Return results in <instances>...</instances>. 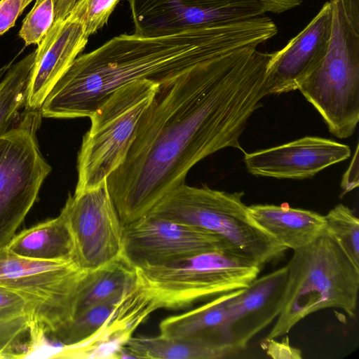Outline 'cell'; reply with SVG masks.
I'll list each match as a JSON object with an SVG mask.
<instances>
[{
  "label": "cell",
  "instance_id": "cell-10",
  "mask_svg": "<svg viewBox=\"0 0 359 359\" xmlns=\"http://www.w3.org/2000/svg\"><path fill=\"white\" fill-rule=\"evenodd\" d=\"M134 34L168 36L189 29L219 26L264 15L259 0H126Z\"/></svg>",
  "mask_w": 359,
  "mask_h": 359
},
{
  "label": "cell",
  "instance_id": "cell-22",
  "mask_svg": "<svg viewBox=\"0 0 359 359\" xmlns=\"http://www.w3.org/2000/svg\"><path fill=\"white\" fill-rule=\"evenodd\" d=\"M125 295L88 309L62 324L50 335L62 346H78L86 343L106 325Z\"/></svg>",
  "mask_w": 359,
  "mask_h": 359
},
{
  "label": "cell",
  "instance_id": "cell-24",
  "mask_svg": "<svg viewBox=\"0 0 359 359\" xmlns=\"http://www.w3.org/2000/svg\"><path fill=\"white\" fill-rule=\"evenodd\" d=\"M325 231L359 269V219L348 207L339 204L325 216Z\"/></svg>",
  "mask_w": 359,
  "mask_h": 359
},
{
  "label": "cell",
  "instance_id": "cell-16",
  "mask_svg": "<svg viewBox=\"0 0 359 359\" xmlns=\"http://www.w3.org/2000/svg\"><path fill=\"white\" fill-rule=\"evenodd\" d=\"M287 265L255 278L229 305L226 328L233 347L245 348L250 340L277 318L281 311Z\"/></svg>",
  "mask_w": 359,
  "mask_h": 359
},
{
  "label": "cell",
  "instance_id": "cell-1",
  "mask_svg": "<svg viewBox=\"0 0 359 359\" xmlns=\"http://www.w3.org/2000/svg\"><path fill=\"white\" fill-rule=\"evenodd\" d=\"M270 57L246 46L160 85L124 162L107 180L123 226L184 184L204 158L226 147L245 153L239 139L269 95Z\"/></svg>",
  "mask_w": 359,
  "mask_h": 359
},
{
  "label": "cell",
  "instance_id": "cell-35",
  "mask_svg": "<svg viewBox=\"0 0 359 359\" xmlns=\"http://www.w3.org/2000/svg\"><path fill=\"white\" fill-rule=\"evenodd\" d=\"M33 0H25L26 5L28 6Z\"/></svg>",
  "mask_w": 359,
  "mask_h": 359
},
{
  "label": "cell",
  "instance_id": "cell-4",
  "mask_svg": "<svg viewBox=\"0 0 359 359\" xmlns=\"http://www.w3.org/2000/svg\"><path fill=\"white\" fill-rule=\"evenodd\" d=\"M243 196V191L229 193L184 183L147 215L212 232L224 239L233 254L262 268L287 249L252 222Z\"/></svg>",
  "mask_w": 359,
  "mask_h": 359
},
{
  "label": "cell",
  "instance_id": "cell-34",
  "mask_svg": "<svg viewBox=\"0 0 359 359\" xmlns=\"http://www.w3.org/2000/svg\"><path fill=\"white\" fill-rule=\"evenodd\" d=\"M76 0H54V20H64L70 13Z\"/></svg>",
  "mask_w": 359,
  "mask_h": 359
},
{
  "label": "cell",
  "instance_id": "cell-14",
  "mask_svg": "<svg viewBox=\"0 0 359 359\" xmlns=\"http://www.w3.org/2000/svg\"><path fill=\"white\" fill-rule=\"evenodd\" d=\"M332 20V5L329 1L283 48L271 53L266 74L269 95L297 90L318 66L329 46Z\"/></svg>",
  "mask_w": 359,
  "mask_h": 359
},
{
  "label": "cell",
  "instance_id": "cell-5",
  "mask_svg": "<svg viewBox=\"0 0 359 359\" xmlns=\"http://www.w3.org/2000/svg\"><path fill=\"white\" fill-rule=\"evenodd\" d=\"M159 86L148 79L131 82L113 92L90 116V127L78 154L74 193L99 187L124 162Z\"/></svg>",
  "mask_w": 359,
  "mask_h": 359
},
{
  "label": "cell",
  "instance_id": "cell-20",
  "mask_svg": "<svg viewBox=\"0 0 359 359\" xmlns=\"http://www.w3.org/2000/svg\"><path fill=\"white\" fill-rule=\"evenodd\" d=\"M137 282L135 269L122 256L84 271L77 285L72 318L93 306L121 298Z\"/></svg>",
  "mask_w": 359,
  "mask_h": 359
},
{
  "label": "cell",
  "instance_id": "cell-7",
  "mask_svg": "<svg viewBox=\"0 0 359 359\" xmlns=\"http://www.w3.org/2000/svg\"><path fill=\"white\" fill-rule=\"evenodd\" d=\"M261 270L228 251H212L163 265L135 268L138 282L159 309H177L246 287Z\"/></svg>",
  "mask_w": 359,
  "mask_h": 359
},
{
  "label": "cell",
  "instance_id": "cell-26",
  "mask_svg": "<svg viewBox=\"0 0 359 359\" xmlns=\"http://www.w3.org/2000/svg\"><path fill=\"white\" fill-rule=\"evenodd\" d=\"M54 21V0H36L25 18L19 36L26 46H39Z\"/></svg>",
  "mask_w": 359,
  "mask_h": 359
},
{
  "label": "cell",
  "instance_id": "cell-21",
  "mask_svg": "<svg viewBox=\"0 0 359 359\" xmlns=\"http://www.w3.org/2000/svg\"><path fill=\"white\" fill-rule=\"evenodd\" d=\"M134 358L221 359L237 352L230 346H217L195 339H178L159 334L130 337L123 346Z\"/></svg>",
  "mask_w": 359,
  "mask_h": 359
},
{
  "label": "cell",
  "instance_id": "cell-8",
  "mask_svg": "<svg viewBox=\"0 0 359 359\" xmlns=\"http://www.w3.org/2000/svg\"><path fill=\"white\" fill-rule=\"evenodd\" d=\"M40 109L25 110L20 123L0 137V250L34 204L51 170L39 149Z\"/></svg>",
  "mask_w": 359,
  "mask_h": 359
},
{
  "label": "cell",
  "instance_id": "cell-19",
  "mask_svg": "<svg viewBox=\"0 0 359 359\" xmlns=\"http://www.w3.org/2000/svg\"><path fill=\"white\" fill-rule=\"evenodd\" d=\"M4 249L27 259L76 262L73 237L61 212L15 234Z\"/></svg>",
  "mask_w": 359,
  "mask_h": 359
},
{
  "label": "cell",
  "instance_id": "cell-23",
  "mask_svg": "<svg viewBox=\"0 0 359 359\" xmlns=\"http://www.w3.org/2000/svg\"><path fill=\"white\" fill-rule=\"evenodd\" d=\"M35 57V50L13 65L0 82V137L12 123L24 105L27 83Z\"/></svg>",
  "mask_w": 359,
  "mask_h": 359
},
{
  "label": "cell",
  "instance_id": "cell-33",
  "mask_svg": "<svg viewBox=\"0 0 359 359\" xmlns=\"http://www.w3.org/2000/svg\"><path fill=\"white\" fill-rule=\"evenodd\" d=\"M346 15L354 29L359 32V0H341Z\"/></svg>",
  "mask_w": 359,
  "mask_h": 359
},
{
  "label": "cell",
  "instance_id": "cell-25",
  "mask_svg": "<svg viewBox=\"0 0 359 359\" xmlns=\"http://www.w3.org/2000/svg\"><path fill=\"white\" fill-rule=\"evenodd\" d=\"M31 327L28 314L0 320V359L27 358L33 353Z\"/></svg>",
  "mask_w": 359,
  "mask_h": 359
},
{
  "label": "cell",
  "instance_id": "cell-32",
  "mask_svg": "<svg viewBox=\"0 0 359 359\" xmlns=\"http://www.w3.org/2000/svg\"><path fill=\"white\" fill-rule=\"evenodd\" d=\"M266 12L280 13L299 6L302 0H259Z\"/></svg>",
  "mask_w": 359,
  "mask_h": 359
},
{
  "label": "cell",
  "instance_id": "cell-6",
  "mask_svg": "<svg viewBox=\"0 0 359 359\" xmlns=\"http://www.w3.org/2000/svg\"><path fill=\"white\" fill-rule=\"evenodd\" d=\"M332 5V32L327 53L299 90L338 138L351 136L359 121V32L341 0Z\"/></svg>",
  "mask_w": 359,
  "mask_h": 359
},
{
  "label": "cell",
  "instance_id": "cell-11",
  "mask_svg": "<svg viewBox=\"0 0 359 359\" xmlns=\"http://www.w3.org/2000/svg\"><path fill=\"white\" fill-rule=\"evenodd\" d=\"M71 231L75 261L83 271L105 265L121 256L123 226L107 181L69 195L60 212Z\"/></svg>",
  "mask_w": 359,
  "mask_h": 359
},
{
  "label": "cell",
  "instance_id": "cell-18",
  "mask_svg": "<svg viewBox=\"0 0 359 359\" xmlns=\"http://www.w3.org/2000/svg\"><path fill=\"white\" fill-rule=\"evenodd\" d=\"M242 289L220 294L192 310L165 318L159 325L160 334L178 339H200L234 348L226 322L229 305Z\"/></svg>",
  "mask_w": 359,
  "mask_h": 359
},
{
  "label": "cell",
  "instance_id": "cell-31",
  "mask_svg": "<svg viewBox=\"0 0 359 359\" xmlns=\"http://www.w3.org/2000/svg\"><path fill=\"white\" fill-rule=\"evenodd\" d=\"M358 146L355 149V155L350 163L346 172L344 175L341 181V187L344 189V194L351 191L358 186Z\"/></svg>",
  "mask_w": 359,
  "mask_h": 359
},
{
  "label": "cell",
  "instance_id": "cell-28",
  "mask_svg": "<svg viewBox=\"0 0 359 359\" xmlns=\"http://www.w3.org/2000/svg\"><path fill=\"white\" fill-rule=\"evenodd\" d=\"M29 315L26 301L18 293L0 286V320Z\"/></svg>",
  "mask_w": 359,
  "mask_h": 359
},
{
  "label": "cell",
  "instance_id": "cell-3",
  "mask_svg": "<svg viewBox=\"0 0 359 359\" xmlns=\"http://www.w3.org/2000/svg\"><path fill=\"white\" fill-rule=\"evenodd\" d=\"M282 309L266 339L287 334L317 311L340 309L355 318L359 269L325 230L312 243L293 251Z\"/></svg>",
  "mask_w": 359,
  "mask_h": 359
},
{
  "label": "cell",
  "instance_id": "cell-29",
  "mask_svg": "<svg viewBox=\"0 0 359 359\" xmlns=\"http://www.w3.org/2000/svg\"><path fill=\"white\" fill-rule=\"evenodd\" d=\"M26 6L25 0H0V36L14 26Z\"/></svg>",
  "mask_w": 359,
  "mask_h": 359
},
{
  "label": "cell",
  "instance_id": "cell-9",
  "mask_svg": "<svg viewBox=\"0 0 359 359\" xmlns=\"http://www.w3.org/2000/svg\"><path fill=\"white\" fill-rule=\"evenodd\" d=\"M84 271L75 262L27 259L0 250V286L27 302L32 321L50 334L72 318Z\"/></svg>",
  "mask_w": 359,
  "mask_h": 359
},
{
  "label": "cell",
  "instance_id": "cell-27",
  "mask_svg": "<svg viewBox=\"0 0 359 359\" xmlns=\"http://www.w3.org/2000/svg\"><path fill=\"white\" fill-rule=\"evenodd\" d=\"M120 0H76L69 15L83 24L90 36L102 28Z\"/></svg>",
  "mask_w": 359,
  "mask_h": 359
},
{
  "label": "cell",
  "instance_id": "cell-30",
  "mask_svg": "<svg viewBox=\"0 0 359 359\" xmlns=\"http://www.w3.org/2000/svg\"><path fill=\"white\" fill-rule=\"evenodd\" d=\"M261 345L267 355L273 358H302L301 351L290 345L288 337L284 338L281 341H276L275 339H265Z\"/></svg>",
  "mask_w": 359,
  "mask_h": 359
},
{
  "label": "cell",
  "instance_id": "cell-2",
  "mask_svg": "<svg viewBox=\"0 0 359 359\" xmlns=\"http://www.w3.org/2000/svg\"><path fill=\"white\" fill-rule=\"evenodd\" d=\"M252 20L156 37L121 34L79 55L41 107L43 117H90L118 88L148 79L160 85L229 51L256 44Z\"/></svg>",
  "mask_w": 359,
  "mask_h": 359
},
{
  "label": "cell",
  "instance_id": "cell-15",
  "mask_svg": "<svg viewBox=\"0 0 359 359\" xmlns=\"http://www.w3.org/2000/svg\"><path fill=\"white\" fill-rule=\"evenodd\" d=\"M88 36L82 23L69 15L54 20L35 50L26 88L25 109H40L52 88L85 48Z\"/></svg>",
  "mask_w": 359,
  "mask_h": 359
},
{
  "label": "cell",
  "instance_id": "cell-13",
  "mask_svg": "<svg viewBox=\"0 0 359 359\" xmlns=\"http://www.w3.org/2000/svg\"><path fill=\"white\" fill-rule=\"evenodd\" d=\"M349 146L320 137L300 139L252 153H245L249 172L278 179L309 178L351 156Z\"/></svg>",
  "mask_w": 359,
  "mask_h": 359
},
{
  "label": "cell",
  "instance_id": "cell-12",
  "mask_svg": "<svg viewBox=\"0 0 359 359\" xmlns=\"http://www.w3.org/2000/svg\"><path fill=\"white\" fill-rule=\"evenodd\" d=\"M121 256L135 269L212 251L233 253L212 232L148 215L123 226Z\"/></svg>",
  "mask_w": 359,
  "mask_h": 359
},
{
  "label": "cell",
  "instance_id": "cell-17",
  "mask_svg": "<svg viewBox=\"0 0 359 359\" xmlns=\"http://www.w3.org/2000/svg\"><path fill=\"white\" fill-rule=\"evenodd\" d=\"M252 222L277 243L293 251L312 243L325 230V216L283 203L248 206Z\"/></svg>",
  "mask_w": 359,
  "mask_h": 359
}]
</instances>
